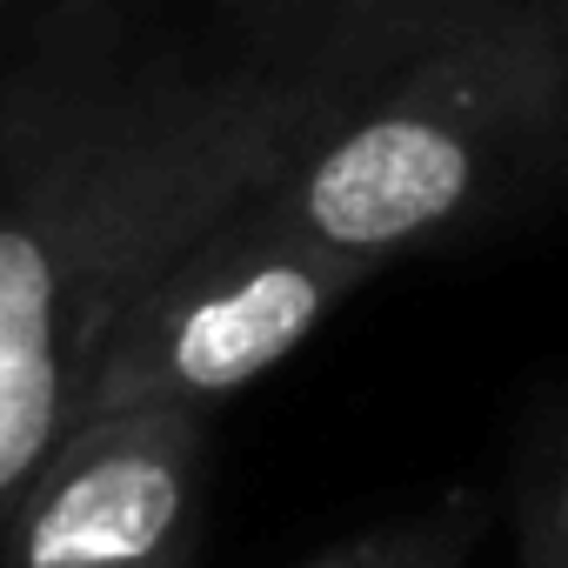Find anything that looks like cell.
<instances>
[{
	"instance_id": "cell-1",
	"label": "cell",
	"mask_w": 568,
	"mask_h": 568,
	"mask_svg": "<svg viewBox=\"0 0 568 568\" xmlns=\"http://www.w3.org/2000/svg\"><path fill=\"white\" fill-rule=\"evenodd\" d=\"M495 0L134 41L61 0L0 68V528L148 281Z\"/></svg>"
},
{
	"instance_id": "cell-2",
	"label": "cell",
	"mask_w": 568,
	"mask_h": 568,
	"mask_svg": "<svg viewBox=\"0 0 568 568\" xmlns=\"http://www.w3.org/2000/svg\"><path fill=\"white\" fill-rule=\"evenodd\" d=\"M568 187V0H495L308 141L254 201L395 267Z\"/></svg>"
},
{
	"instance_id": "cell-3",
	"label": "cell",
	"mask_w": 568,
	"mask_h": 568,
	"mask_svg": "<svg viewBox=\"0 0 568 568\" xmlns=\"http://www.w3.org/2000/svg\"><path fill=\"white\" fill-rule=\"evenodd\" d=\"M382 267L274 221L247 194L214 227H201L121 315L88 408H214L274 375Z\"/></svg>"
},
{
	"instance_id": "cell-4",
	"label": "cell",
	"mask_w": 568,
	"mask_h": 568,
	"mask_svg": "<svg viewBox=\"0 0 568 568\" xmlns=\"http://www.w3.org/2000/svg\"><path fill=\"white\" fill-rule=\"evenodd\" d=\"M207 415L194 402L88 408L8 508L0 568H194Z\"/></svg>"
},
{
	"instance_id": "cell-5",
	"label": "cell",
	"mask_w": 568,
	"mask_h": 568,
	"mask_svg": "<svg viewBox=\"0 0 568 568\" xmlns=\"http://www.w3.org/2000/svg\"><path fill=\"white\" fill-rule=\"evenodd\" d=\"M475 541H481V495L455 488L388 528H368V535L315 555L308 568H468Z\"/></svg>"
},
{
	"instance_id": "cell-6",
	"label": "cell",
	"mask_w": 568,
	"mask_h": 568,
	"mask_svg": "<svg viewBox=\"0 0 568 568\" xmlns=\"http://www.w3.org/2000/svg\"><path fill=\"white\" fill-rule=\"evenodd\" d=\"M515 568H568V408L515 475Z\"/></svg>"
},
{
	"instance_id": "cell-7",
	"label": "cell",
	"mask_w": 568,
	"mask_h": 568,
	"mask_svg": "<svg viewBox=\"0 0 568 568\" xmlns=\"http://www.w3.org/2000/svg\"><path fill=\"white\" fill-rule=\"evenodd\" d=\"M227 28H322L348 14H382V8H442V0H214Z\"/></svg>"
},
{
	"instance_id": "cell-8",
	"label": "cell",
	"mask_w": 568,
	"mask_h": 568,
	"mask_svg": "<svg viewBox=\"0 0 568 568\" xmlns=\"http://www.w3.org/2000/svg\"><path fill=\"white\" fill-rule=\"evenodd\" d=\"M0 8H41L48 14V8H61V0H0Z\"/></svg>"
}]
</instances>
